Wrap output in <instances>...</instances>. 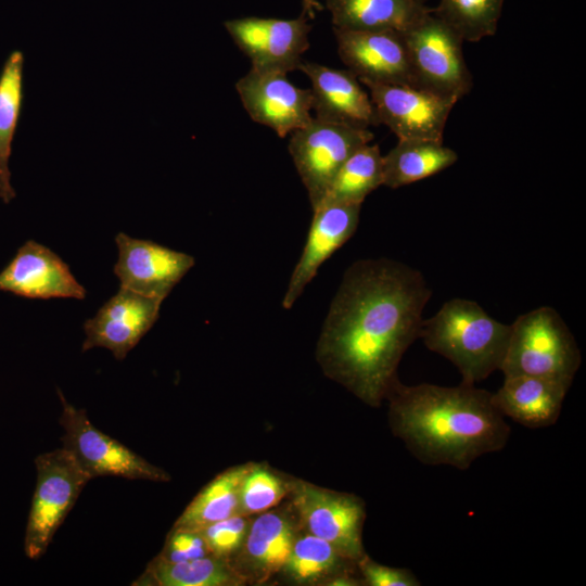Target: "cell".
I'll return each mask as SVG.
<instances>
[{"label":"cell","mask_w":586,"mask_h":586,"mask_svg":"<svg viewBox=\"0 0 586 586\" xmlns=\"http://www.w3.org/2000/svg\"><path fill=\"white\" fill-rule=\"evenodd\" d=\"M431 295L423 275L403 263L379 258L353 264L320 334L317 356L324 373L379 407L399 381L398 365L419 339Z\"/></svg>","instance_id":"6da1fadb"},{"label":"cell","mask_w":586,"mask_h":586,"mask_svg":"<svg viewBox=\"0 0 586 586\" xmlns=\"http://www.w3.org/2000/svg\"><path fill=\"white\" fill-rule=\"evenodd\" d=\"M492 394L466 383L398 381L386 397L391 430L420 462L467 470L481 456L504 449L510 436Z\"/></svg>","instance_id":"7a4b0ae2"},{"label":"cell","mask_w":586,"mask_h":586,"mask_svg":"<svg viewBox=\"0 0 586 586\" xmlns=\"http://www.w3.org/2000/svg\"><path fill=\"white\" fill-rule=\"evenodd\" d=\"M510 331V324L491 317L476 302L451 298L423 319L419 339L456 366L461 383L475 385L500 370Z\"/></svg>","instance_id":"3957f363"},{"label":"cell","mask_w":586,"mask_h":586,"mask_svg":"<svg viewBox=\"0 0 586 586\" xmlns=\"http://www.w3.org/2000/svg\"><path fill=\"white\" fill-rule=\"evenodd\" d=\"M500 367L504 377L534 375L573 383L582 364L578 345L559 313L542 306L512 324Z\"/></svg>","instance_id":"277c9868"},{"label":"cell","mask_w":586,"mask_h":586,"mask_svg":"<svg viewBox=\"0 0 586 586\" xmlns=\"http://www.w3.org/2000/svg\"><path fill=\"white\" fill-rule=\"evenodd\" d=\"M400 34L416 87L458 101L471 91L473 81L463 58V40L432 10Z\"/></svg>","instance_id":"5b68a950"},{"label":"cell","mask_w":586,"mask_h":586,"mask_svg":"<svg viewBox=\"0 0 586 586\" xmlns=\"http://www.w3.org/2000/svg\"><path fill=\"white\" fill-rule=\"evenodd\" d=\"M37 482L27 519L24 550L39 559L75 506L91 477L65 449L42 453L35 459Z\"/></svg>","instance_id":"8992f818"},{"label":"cell","mask_w":586,"mask_h":586,"mask_svg":"<svg viewBox=\"0 0 586 586\" xmlns=\"http://www.w3.org/2000/svg\"><path fill=\"white\" fill-rule=\"evenodd\" d=\"M58 394L62 403V447L91 479L119 476L153 482L170 480L165 470L97 429L88 419L86 410L71 405L60 390Z\"/></svg>","instance_id":"52a82bcc"},{"label":"cell","mask_w":586,"mask_h":586,"mask_svg":"<svg viewBox=\"0 0 586 586\" xmlns=\"http://www.w3.org/2000/svg\"><path fill=\"white\" fill-rule=\"evenodd\" d=\"M374 136L370 129L313 118L291 133L289 152L305 186L313 211L323 201L339 169Z\"/></svg>","instance_id":"ba28073f"},{"label":"cell","mask_w":586,"mask_h":586,"mask_svg":"<svg viewBox=\"0 0 586 586\" xmlns=\"http://www.w3.org/2000/svg\"><path fill=\"white\" fill-rule=\"evenodd\" d=\"M289 495L306 532L356 563L367 555L362 544L366 506L358 496L301 480H290Z\"/></svg>","instance_id":"9c48e42d"},{"label":"cell","mask_w":586,"mask_h":586,"mask_svg":"<svg viewBox=\"0 0 586 586\" xmlns=\"http://www.w3.org/2000/svg\"><path fill=\"white\" fill-rule=\"evenodd\" d=\"M239 50L252 68L289 73L298 69L309 48L311 25L308 16L276 18L246 16L224 22Z\"/></svg>","instance_id":"30bf717a"},{"label":"cell","mask_w":586,"mask_h":586,"mask_svg":"<svg viewBox=\"0 0 586 586\" xmlns=\"http://www.w3.org/2000/svg\"><path fill=\"white\" fill-rule=\"evenodd\" d=\"M364 85L380 125H385L398 140L443 142L448 116L458 100L411 85Z\"/></svg>","instance_id":"8fae6325"},{"label":"cell","mask_w":586,"mask_h":586,"mask_svg":"<svg viewBox=\"0 0 586 586\" xmlns=\"http://www.w3.org/2000/svg\"><path fill=\"white\" fill-rule=\"evenodd\" d=\"M249 116L284 138L313 120L310 89L295 86L288 74L252 68L235 84Z\"/></svg>","instance_id":"7c38bea8"},{"label":"cell","mask_w":586,"mask_h":586,"mask_svg":"<svg viewBox=\"0 0 586 586\" xmlns=\"http://www.w3.org/2000/svg\"><path fill=\"white\" fill-rule=\"evenodd\" d=\"M115 242L118 258L114 273L120 288L145 296L164 301L194 265L191 255L124 232L116 234Z\"/></svg>","instance_id":"4fadbf2b"},{"label":"cell","mask_w":586,"mask_h":586,"mask_svg":"<svg viewBox=\"0 0 586 586\" xmlns=\"http://www.w3.org/2000/svg\"><path fill=\"white\" fill-rule=\"evenodd\" d=\"M337 53L360 82L415 86L403 36L394 30L333 28Z\"/></svg>","instance_id":"5bb4252c"},{"label":"cell","mask_w":586,"mask_h":586,"mask_svg":"<svg viewBox=\"0 0 586 586\" xmlns=\"http://www.w3.org/2000/svg\"><path fill=\"white\" fill-rule=\"evenodd\" d=\"M163 300L120 288L84 323L82 352L104 347L123 360L152 328Z\"/></svg>","instance_id":"9a60e30c"},{"label":"cell","mask_w":586,"mask_h":586,"mask_svg":"<svg viewBox=\"0 0 586 586\" xmlns=\"http://www.w3.org/2000/svg\"><path fill=\"white\" fill-rule=\"evenodd\" d=\"M0 291L41 300H84L87 293L68 265L52 250L34 240L26 241L0 272Z\"/></svg>","instance_id":"2e32d148"},{"label":"cell","mask_w":586,"mask_h":586,"mask_svg":"<svg viewBox=\"0 0 586 586\" xmlns=\"http://www.w3.org/2000/svg\"><path fill=\"white\" fill-rule=\"evenodd\" d=\"M298 69L310 80L315 118L361 129L380 125L369 93L351 71L304 61Z\"/></svg>","instance_id":"e0dca14e"},{"label":"cell","mask_w":586,"mask_h":586,"mask_svg":"<svg viewBox=\"0 0 586 586\" xmlns=\"http://www.w3.org/2000/svg\"><path fill=\"white\" fill-rule=\"evenodd\" d=\"M361 204H329L314 211L307 241L282 301L289 309L316 276L319 267L356 231Z\"/></svg>","instance_id":"ac0fdd59"},{"label":"cell","mask_w":586,"mask_h":586,"mask_svg":"<svg viewBox=\"0 0 586 586\" xmlns=\"http://www.w3.org/2000/svg\"><path fill=\"white\" fill-rule=\"evenodd\" d=\"M571 385L542 377L508 375L492 399L502 417L530 429L548 428L558 421Z\"/></svg>","instance_id":"d6986e66"},{"label":"cell","mask_w":586,"mask_h":586,"mask_svg":"<svg viewBox=\"0 0 586 586\" xmlns=\"http://www.w3.org/2000/svg\"><path fill=\"white\" fill-rule=\"evenodd\" d=\"M297 536L288 513L268 510L251 521L241 547L250 574L258 582L282 571Z\"/></svg>","instance_id":"ffe728a7"},{"label":"cell","mask_w":586,"mask_h":586,"mask_svg":"<svg viewBox=\"0 0 586 586\" xmlns=\"http://www.w3.org/2000/svg\"><path fill=\"white\" fill-rule=\"evenodd\" d=\"M333 28L403 33L430 11L419 0H324Z\"/></svg>","instance_id":"44dd1931"},{"label":"cell","mask_w":586,"mask_h":586,"mask_svg":"<svg viewBox=\"0 0 586 586\" xmlns=\"http://www.w3.org/2000/svg\"><path fill=\"white\" fill-rule=\"evenodd\" d=\"M457 153L441 141L403 139L383 155V186L396 189L454 165Z\"/></svg>","instance_id":"7402d4cb"},{"label":"cell","mask_w":586,"mask_h":586,"mask_svg":"<svg viewBox=\"0 0 586 586\" xmlns=\"http://www.w3.org/2000/svg\"><path fill=\"white\" fill-rule=\"evenodd\" d=\"M247 578L229 559L208 555L191 561L168 563L153 559L133 585L146 586H235Z\"/></svg>","instance_id":"603a6c76"},{"label":"cell","mask_w":586,"mask_h":586,"mask_svg":"<svg viewBox=\"0 0 586 586\" xmlns=\"http://www.w3.org/2000/svg\"><path fill=\"white\" fill-rule=\"evenodd\" d=\"M250 463L229 468L207 483L190 501L173 527L201 531L239 514L240 491Z\"/></svg>","instance_id":"cb8c5ba5"},{"label":"cell","mask_w":586,"mask_h":586,"mask_svg":"<svg viewBox=\"0 0 586 586\" xmlns=\"http://www.w3.org/2000/svg\"><path fill=\"white\" fill-rule=\"evenodd\" d=\"M23 68L24 54L15 50L8 55L0 72V199L4 204L16 196L9 161L23 106Z\"/></svg>","instance_id":"d4e9b609"},{"label":"cell","mask_w":586,"mask_h":586,"mask_svg":"<svg viewBox=\"0 0 586 586\" xmlns=\"http://www.w3.org/2000/svg\"><path fill=\"white\" fill-rule=\"evenodd\" d=\"M282 572L298 584L328 583L340 575L359 574L355 561L308 532L297 534Z\"/></svg>","instance_id":"484cf974"},{"label":"cell","mask_w":586,"mask_h":586,"mask_svg":"<svg viewBox=\"0 0 586 586\" xmlns=\"http://www.w3.org/2000/svg\"><path fill=\"white\" fill-rule=\"evenodd\" d=\"M382 157L379 145L371 142L356 150L339 169L318 207L329 204H362L369 193L383 186Z\"/></svg>","instance_id":"4316f807"},{"label":"cell","mask_w":586,"mask_h":586,"mask_svg":"<svg viewBox=\"0 0 586 586\" xmlns=\"http://www.w3.org/2000/svg\"><path fill=\"white\" fill-rule=\"evenodd\" d=\"M504 0H440L433 14L463 41L477 42L497 31Z\"/></svg>","instance_id":"83f0119b"},{"label":"cell","mask_w":586,"mask_h":586,"mask_svg":"<svg viewBox=\"0 0 586 586\" xmlns=\"http://www.w3.org/2000/svg\"><path fill=\"white\" fill-rule=\"evenodd\" d=\"M290 493V480L267 464L250 463L240 491L239 514H259L276 507Z\"/></svg>","instance_id":"f1b7e54d"},{"label":"cell","mask_w":586,"mask_h":586,"mask_svg":"<svg viewBox=\"0 0 586 586\" xmlns=\"http://www.w3.org/2000/svg\"><path fill=\"white\" fill-rule=\"evenodd\" d=\"M250 523L247 515L234 514L209 524L200 532L212 555L229 559L241 549Z\"/></svg>","instance_id":"f546056e"},{"label":"cell","mask_w":586,"mask_h":586,"mask_svg":"<svg viewBox=\"0 0 586 586\" xmlns=\"http://www.w3.org/2000/svg\"><path fill=\"white\" fill-rule=\"evenodd\" d=\"M212 555L200 531L173 527L157 559L168 563L191 561Z\"/></svg>","instance_id":"4dcf8cb0"},{"label":"cell","mask_w":586,"mask_h":586,"mask_svg":"<svg viewBox=\"0 0 586 586\" xmlns=\"http://www.w3.org/2000/svg\"><path fill=\"white\" fill-rule=\"evenodd\" d=\"M358 572L364 582L368 586H419L420 581L408 569L392 568L380 564L367 555L358 562Z\"/></svg>","instance_id":"1f68e13d"},{"label":"cell","mask_w":586,"mask_h":586,"mask_svg":"<svg viewBox=\"0 0 586 586\" xmlns=\"http://www.w3.org/2000/svg\"><path fill=\"white\" fill-rule=\"evenodd\" d=\"M303 12L308 16L309 20L315 18L316 13L323 10V5L319 0H301Z\"/></svg>","instance_id":"d6a6232c"},{"label":"cell","mask_w":586,"mask_h":586,"mask_svg":"<svg viewBox=\"0 0 586 586\" xmlns=\"http://www.w3.org/2000/svg\"><path fill=\"white\" fill-rule=\"evenodd\" d=\"M419 1H422V2H423V0H419Z\"/></svg>","instance_id":"836d02e7"}]
</instances>
